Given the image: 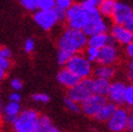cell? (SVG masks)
<instances>
[{
	"mask_svg": "<svg viewBox=\"0 0 133 132\" xmlns=\"http://www.w3.org/2000/svg\"><path fill=\"white\" fill-rule=\"evenodd\" d=\"M88 35L82 29H76L67 27L62 31L57 39V50L67 52L70 55H74L87 48Z\"/></svg>",
	"mask_w": 133,
	"mask_h": 132,
	"instance_id": "cell-1",
	"label": "cell"
},
{
	"mask_svg": "<svg viewBox=\"0 0 133 132\" xmlns=\"http://www.w3.org/2000/svg\"><path fill=\"white\" fill-rule=\"evenodd\" d=\"M40 116L34 109H24L12 124L14 132H36Z\"/></svg>",
	"mask_w": 133,
	"mask_h": 132,
	"instance_id": "cell-2",
	"label": "cell"
},
{
	"mask_svg": "<svg viewBox=\"0 0 133 132\" xmlns=\"http://www.w3.org/2000/svg\"><path fill=\"white\" fill-rule=\"evenodd\" d=\"M65 21L68 27L83 29L89 21V12L84 9L81 2H74L66 10Z\"/></svg>",
	"mask_w": 133,
	"mask_h": 132,
	"instance_id": "cell-3",
	"label": "cell"
},
{
	"mask_svg": "<svg viewBox=\"0 0 133 132\" xmlns=\"http://www.w3.org/2000/svg\"><path fill=\"white\" fill-rule=\"evenodd\" d=\"M65 67L70 69L75 75H77L80 79L89 78L93 74L92 62L89 61V58L82 53H76L71 55V57L66 63Z\"/></svg>",
	"mask_w": 133,
	"mask_h": 132,
	"instance_id": "cell-4",
	"label": "cell"
},
{
	"mask_svg": "<svg viewBox=\"0 0 133 132\" xmlns=\"http://www.w3.org/2000/svg\"><path fill=\"white\" fill-rule=\"evenodd\" d=\"M89 12V21L82 29L89 36L99 34V32H108L109 25L106 22L105 17L99 13L98 9L91 10Z\"/></svg>",
	"mask_w": 133,
	"mask_h": 132,
	"instance_id": "cell-5",
	"label": "cell"
},
{
	"mask_svg": "<svg viewBox=\"0 0 133 132\" xmlns=\"http://www.w3.org/2000/svg\"><path fill=\"white\" fill-rule=\"evenodd\" d=\"M93 93H94V90H93V79L89 77V78L81 79L76 85L69 88L67 96L78 102L79 104H81L85 98H88Z\"/></svg>",
	"mask_w": 133,
	"mask_h": 132,
	"instance_id": "cell-6",
	"label": "cell"
},
{
	"mask_svg": "<svg viewBox=\"0 0 133 132\" xmlns=\"http://www.w3.org/2000/svg\"><path fill=\"white\" fill-rule=\"evenodd\" d=\"M34 21L35 23L43 30H51L52 28H54L56 24L59 21L58 15L56 13L55 9L52 10H40L38 9L34 13Z\"/></svg>",
	"mask_w": 133,
	"mask_h": 132,
	"instance_id": "cell-7",
	"label": "cell"
},
{
	"mask_svg": "<svg viewBox=\"0 0 133 132\" xmlns=\"http://www.w3.org/2000/svg\"><path fill=\"white\" fill-rule=\"evenodd\" d=\"M107 103V98L105 95H99L96 93H93L90 95L88 98L80 104L81 105V111L88 117H93L98 113V110L101 109L104 105Z\"/></svg>",
	"mask_w": 133,
	"mask_h": 132,
	"instance_id": "cell-8",
	"label": "cell"
},
{
	"mask_svg": "<svg viewBox=\"0 0 133 132\" xmlns=\"http://www.w3.org/2000/svg\"><path fill=\"white\" fill-rule=\"evenodd\" d=\"M130 114L123 107H118L112 117L107 121V128L111 132H123L129 128Z\"/></svg>",
	"mask_w": 133,
	"mask_h": 132,
	"instance_id": "cell-9",
	"label": "cell"
},
{
	"mask_svg": "<svg viewBox=\"0 0 133 132\" xmlns=\"http://www.w3.org/2000/svg\"><path fill=\"white\" fill-rule=\"evenodd\" d=\"M132 12H133V9L129 3L123 1H117L114 11H112L110 15V19L114 24L124 25Z\"/></svg>",
	"mask_w": 133,
	"mask_h": 132,
	"instance_id": "cell-10",
	"label": "cell"
},
{
	"mask_svg": "<svg viewBox=\"0 0 133 132\" xmlns=\"http://www.w3.org/2000/svg\"><path fill=\"white\" fill-rule=\"evenodd\" d=\"M127 87L122 81H115L110 84V88L107 94V98L109 102L115 103L117 106L125 104V93H127Z\"/></svg>",
	"mask_w": 133,
	"mask_h": 132,
	"instance_id": "cell-11",
	"label": "cell"
},
{
	"mask_svg": "<svg viewBox=\"0 0 133 132\" xmlns=\"http://www.w3.org/2000/svg\"><path fill=\"white\" fill-rule=\"evenodd\" d=\"M110 35L115 42L121 45H128L133 41V32L125 25L114 24L110 27Z\"/></svg>",
	"mask_w": 133,
	"mask_h": 132,
	"instance_id": "cell-12",
	"label": "cell"
},
{
	"mask_svg": "<svg viewBox=\"0 0 133 132\" xmlns=\"http://www.w3.org/2000/svg\"><path fill=\"white\" fill-rule=\"evenodd\" d=\"M119 60V50L114 42L106 44L105 47L99 49V56H98V64L105 65H114Z\"/></svg>",
	"mask_w": 133,
	"mask_h": 132,
	"instance_id": "cell-13",
	"label": "cell"
},
{
	"mask_svg": "<svg viewBox=\"0 0 133 132\" xmlns=\"http://www.w3.org/2000/svg\"><path fill=\"white\" fill-rule=\"evenodd\" d=\"M56 79L59 84H62L63 87L66 88H71L76 85L79 81L81 80L77 75H75L70 69H68L67 67H64L63 69H61L58 71V74L56 75Z\"/></svg>",
	"mask_w": 133,
	"mask_h": 132,
	"instance_id": "cell-14",
	"label": "cell"
},
{
	"mask_svg": "<svg viewBox=\"0 0 133 132\" xmlns=\"http://www.w3.org/2000/svg\"><path fill=\"white\" fill-rule=\"evenodd\" d=\"M21 106H19V103L17 102H12L10 101L8 104L4 105L3 110H2V119L4 122L9 123V124H13V122L15 121L16 117L21 113Z\"/></svg>",
	"mask_w": 133,
	"mask_h": 132,
	"instance_id": "cell-15",
	"label": "cell"
},
{
	"mask_svg": "<svg viewBox=\"0 0 133 132\" xmlns=\"http://www.w3.org/2000/svg\"><path fill=\"white\" fill-rule=\"evenodd\" d=\"M110 42H114V39L108 32H99V34H95L88 37V45L95 47L98 49L105 47L106 44Z\"/></svg>",
	"mask_w": 133,
	"mask_h": 132,
	"instance_id": "cell-16",
	"label": "cell"
},
{
	"mask_svg": "<svg viewBox=\"0 0 133 132\" xmlns=\"http://www.w3.org/2000/svg\"><path fill=\"white\" fill-rule=\"evenodd\" d=\"M117 105L112 102H107L104 106L98 110V113L94 116V118L97 121L101 122H107L110 118L112 117V115L115 114V111L117 110Z\"/></svg>",
	"mask_w": 133,
	"mask_h": 132,
	"instance_id": "cell-17",
	"label": "cell"
},
{
	"mask_svg": "<svg viewBox=\"0 0 133 132\" xmlns=\"http://www.w3.org/2000/svg\"><path fill=\"white\" fill-rule=\"evenodd\" d=\"M93 75L97 78H103V79H110L115 76V68L112 65H105V64H99L93 70Z\"/></svg>",
	"mask_w": 133,
	"mask_h": 132,
	"instance_id": "cell-18",
	"label": "cell"
},
{
	"mask_svg": "<svg viewBox=\"0 0 133 132\" xmlns=\"http://www.w3.org/2000/svg\"><path fill=\"white\" fill-rule=\"evenodd\" d=\"M110 82L108 79H103V78H93V90L94 93L99 95H105L107 96L108 91L110 88Z\"/></svg>",
	"mask_w": 133,
	"mask_h": 132,
	"instance_id": "cell-19",
	"label": "cell"
},
{
	"mask_svg": "<svg viewBox=\"0 0 133 132\" xmlns=\"http://www.w3.org/2000/svg\"><path fill=\"white\" fill-rule=\"evenodd\" d=\"M118 0H101L98 4V11L104 17H110Z\"/></svg>",
	"mask_w": 133,
	"mask_h": 132,
	"instance_id": "cell-20",
	"label": "cell"
},
{
	"mask_svg": "<svg viewBox=\"0 0 133 132\" xmlns=\"http://www.w3.org/2000/svg\"><path fill=\"white\" fill-rule=\"evenodd\" d=\"M51 128H52V122L50 118L44 115L40 116L36 132H49Z\"/></svg>",
	"mask_w": 133,
	"mask_h": 132,
	"instance_id": "cell-21",
	"label": "cell"
},
{
	"mask_svg": "<svg viewBox=\"0 0 133 132\" xmlns=\"http://www.w3.org/2000/svg\"><path fill=\"white\" fill-rule=\"evenodd\" d=\"M84 54L89 58V61L93 62H97L98 56H99V49L95 47H91V45H87L84 51Z\"/></svg>",
	"mask_w": 133,
	"mask_h": 132,
	"instance_id": "cell-22",
	"label": "cell"
},
{
	"mask_svg": "<svg viewBox=\"0 0 133 132\" xmlns=\"http://www.w3.org/2000/svg\"><path fill=\"white\" fill-rule=\"evenodd\" d=\"M64 104H65V106L67 107L70 111H72V113H79L81 109V106H79V104L78 102L74 101L72 98H70L69 96L67 97H65V100H64Z\"/></svg>",
	"mask_w": 133,
	"mask_h": 132,
	"instance_id": "cell-23",
	"label": "cell"
},
{
	"mask_svg": "<svg viewBox=\"0 0 133 132\" xmlns=\"http://www.w3.org/2000/svg\"><path fill=\"white\" fill-rule=\"evenodd\" d=\"M19 3L27 11H37L39 9L38 0H19Z\"/></svg>",
	"mask_w": 133,
	"mask_h": 132,
	"instance_id": "cell-24",
	"label": "cell"
},
{
	"mask_svg": "<svg viewBox=\"0 0 133 132\" xmlns=\"http://www.w3.org/2000/svg\"><path fill=\"white\" fill-rule=\"evenodd\" d=\"M38 6L40 10H52L56 8L55 0H38Z\"/></svg>",
	"mask_w": 133,
	"mask_h": 132,
	"instance_id": "cell-25",
	"label": "cell"
},
{
	"mask_svg": "<svg viewBox=\"0 0 133 132\" xmlns=\"http://www.w3.org/2000/svg\"><path fill=\"white\" fill-rule=\"evenodd\" d=\"M10 66H11L10 58L0 56V78L1 79L5 76V71L10 68Z\"/></svg>",
	"mask_w": 133,
	"mask_h": 132,
	"instance_id": "cell-26",
	"label": "cell"
},
{
	"mask_svg": "<svg viewBox=\"0 0 133 132\" xmlns=\"http://www.w3.org/2000/svg\"><path fill=\"white\" fill-rule=\"evenodd\" d=\"M99 1L101 0H82L81 4L84 6V9L87 11H91V10L98 9Z\"/></svg>",
	"mask_w": 133,
	"mask_h": 132,
	"instance_id": "cell-27",
	"label": "cell"
},
{
	"mask_svg": "<svg viewBox=\"0 0 133 132\" xmlns=\"http://www.w3.org/2000/svg\"><path fill=\"white\" fill-rule=\"evenodd\" d=\"M71 55L67 52H64L62 50H57V63L59 65H66Z\"/></svg>",
	"mask_w": 133,
	"mask_h": 132,
	"instance_id": "cell-28",
	"label": "cell"
},
{
	"mask_svg": "<svg viewBox=\"0 0 133 132\" xmlns=\"http://www.w3.org/2000/svg\"><path fill=\"white\" fill-rule=\"evenodd\" d=\"M125 104L130 107H133V83L127 87V93H125Z\"/></svg>",
	"mask_w": 133,
	"mask_h": 132,
	"instance_id": "cell-29",
	"label": "cell"
},
{
	"mask_svg": "<svg viewBox=\"0 0 133 132\" xmlns=\"http://www.w3.org/2000/svg\"><path fill=\"white\" fill-rule=\"evenodd\" d=\"M31 98H32V101L38 102V103H48L50 101L49 95H46L44 93H35V94H32Z\"/></svg>",
	"mask_w": 133,
	"mask_h": 132,
	"instance_id": "cell-30",
	"label": "cell"
},
{
	"mask_svg": "<svg viewBox=\"0 0 133 132\" xmlns=\"http://www.w3.org/2000/svg\"><path fill=\"white\" fill-rule=\"evenodd\" d=\"M24 50L27 53H31L35 50V41L31 38H27L24 42Z\"/></svg>",
	"mask_w": 133,
	"mask_h": 132,
	"instance_id": "cell-31",
	"label": "cell"
},
{
	"mask_svg": "<svg viewBox=\"0 0 133 132\" xmlns=\"http://www.w3.org/2000/svg\"><path fill=\"white\" fill-rule=\"evenodd\" d=\"M56 1V6L57 8H61L64 10H67L69 6L74 3L72 0H55Z\"/></svg>",
	"mask_w": 133,
	"mask_h": 132,
	"instance_id": "cell-32",
	"label": "cell"
},
{
	"mask_svg": "<svg viewBox=\"0 0 133 132\" xmlns=\"http://www.w3.org/2000/svg\"><path fill=\"white\" fill-rule=\"evenodd\" d=\"M10 85H11V88H12L13 90L18 91V90H21V89L23 88V82L19 80V79L15 78V79H12V81H11Z\"/></svg>",
	"mask_w": 133,
	"mask_h": 132,
	"instance_id": "cell-33",
	"label": "cell"
},
{
	"mask_svg": "<svg viewBox=\"0 0 133 132\" xmlns=\"http://www.w3.org/2000/svg\"><path fill=\"white\" fill-rule=\"evenodd\" d=\"M12 55V51L6 48V47H2L1 49H0V56L1 57H6V58H10Z\"/></svg>",
	"mask_w": 133,
	"mask_h": 132,
	"instance_id": "cell-34",
	"label": "cell"
},
{
	"mask_svg": "<svg viewBox=\"0 0 133 132\" xmlns=\"http://www.w3.org/2000/svg\"><path fill=\"white\" fill-rule=\"evenodd\" d=\"M9 100L12 101V102H17V103H19V102H21V94H19L17 91L12 92V93L10 94V96H9Z\"/></svg>",
	"mask_w": 133,
	"mask_h": 132,
	"instance_id": "cell-35",
	"label": "cell"
},
{
	"mask_svg": "<svg viewBox=\"0 0 133 132\" xmlns=\"http://www.w3.org/2000/svg\"><path fill=\"white\" fill-rule=\"evenodd\" d=\"M125 54L130 58H133V41L130 42L128 45H125Z\"/></svg>",
	"mask_w": 133,
	"mask_h": 132,
	"instance_id": "cell-36",
	"label": "cell"
},
{
	"mask_svg": "<svg viewBox=\"0 0 133 132\" xmlns=\"http://www.w3.org/2000/svg\"><path fill=\"white\" fill-rule=\"evenodd\" d=\"M127 27L133 32V12L131 13V15H130V17L128 18V21L125 22V24H124Z\"/></svg>",
	"mask_w": 133,
	"mask_h": 132,
	"instance_id": "cell-37",
	"label": "cell"
},
{
	"mask_svg": "<svg viewBox=\"0 0 133 132\" xmlns=\"http://www.w3.org/2000/svg\"><path fill=\"white\" fill-rule=\"evenodd\" d=\"M130 132H133V110L130 113V118H129V128Z\"/></svg>",
	"mask_w": 133,
	"mask_h": 132,
	"instance_id": "cell-38",
	"label": "cell"
},
{
	"mask_svg": "<svg viewBox=\"0 0 133 132\" xmlns=\"http://www.w3.org/2000/svg\"><path fill=\"white\" fill-rule=\"evenodd\" d=\"M128 77H129V79H130V81H132V83H133V70H132V69H130L129 74H128Z\"/></svg>",
	"mask_w": 133,
	"mask_h": 132,
	"instance_id": "cell-39",
	"label": "cell"
},
{
	"mask_svg": "<svg viewBox=\"0 0 133 132\" xmlns=\"http://www.w3.org/2000/svg\"><path fill=\"white\" fill-rule=\"evenodd\" d=\"M49 132H62V131H59L57 128H55V127H53V126H52V128L50 129V131H49Z\"/></svg>",
	"mask_w": 133,
	"mask_h": 132,
	"instance_id": "cell-40",
	"label": "cell"
},
{
	"mask_svg": "<svg viewBox=\"0 0 133 132\" xmlns=\"http://www.w3.org/2000/svg\"><path fill=\"white\" fill-rule=\"evenodd\" d=\"M129 67H130V69L133 70V58H131V61H130V63H129Z\"/></svg>",
	"mask_w": 133,
	"mask_h": 132,
	"instance_id": "cell-41",
	"label": "cell"
},
{
	"mask_svg": "<svg viewBox=\"0 0 133 132\" xmlns=\"http://www.w3.org/2000/svg\"><path fill=\"white\" fill-rule=\"evenodd\" d=\"M90 132H96V131H90Z\"/></svg>",
	"mask_w": 133,
	"mask_h": 132,
	"instance_id": "cell-42",
	"label": "cell"
}]
</instances>
